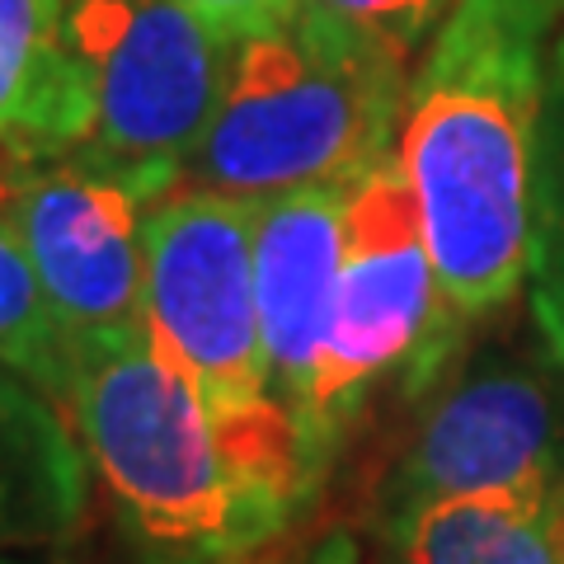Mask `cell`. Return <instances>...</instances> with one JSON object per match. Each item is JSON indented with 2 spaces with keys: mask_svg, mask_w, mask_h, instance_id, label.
<instances>
[{
  "mask_svg": "<svg viewBox=\"0 0 564 564\" xmlns=\"http://www.w3.org/2000/svg\"><path fill=\"white\" fill-rule=\"evenodd\" d=\"M70 43L90 85V155L165 198L188 174L236 43L174 0H70Z\"/></svg>",
  "mask_w": 564,
  "mask_h": 564,
  "instance_id": "5b68a950",
  "label": "cell"
},
{
  "mask_svg": "<svg viewBox=\"0 0 564 564\" xmlns=\"http://www.w3.org/2000/svg\"><path fill=\"white\" fill-rule=\"evenodd\" d=\"M85 499V452L70 419L0 362V551L70 536Z\"/></svg>",
  "mask_w": 564,
  "mask_h": 564,
  "instance_id": "9c48e42d",
  "label": "cell"
},
{
  "mask_svg": "<svg viewBox=\"0 0 564 564\" xmlns=\"http://www.w3.org/2000/svg\"><path fill=\"white\" fill-rule=\"evenodd\" d=\"M485 489H555V414L536 381L480 377L423 423L395 475V513Z\"/></svg>",
  "mask_w": 564,
  "mask_h": 564,
  "instance_id": "52a82bcc",
  "label": "cell"
},
{
  "mask_svg": "<svg viewBox=\"0 0 564 564\" xmlns=\"http://www.w3.org/2000/svg\"><path fill=\"white\" fill-rule=\"evenodd\" d=\"M0 362L20 372L29 386H39L57 410L66 404L70 329L62 325L33 263L6 226H0Z\"/></svg>",
  "mask_w": 564,
  "mask_h": 564,
  "instance_id": "7c38bea8",
  "label": "cell"
},
{
  "mask_svg": "<svg viewBox=\"0 0 564 564\" xmlns=\"http://www.w3.org/2000/svg\"><path fill=\"white\" fill-rule=\"evenodd\" d=\"M90 137V85L70 0H0V151H66Z\"/></svg>",
  "mask_w": 564,
  "mask_h": 564,
  "instance_id": "30bf717a",
  "label": "cell"
},
{
  "mask_svg": "<svg viewBox=\"0 0 564 564\" xmlns=\"http://www.w3.org/2000/svg\"><path fill=\"white\" fill-rule=\"evenodd\" d=\"M555 489H485L395 513L404 564H560L551 536Z\"/></svg>",
  "mask_w": 564,
  "mask_h": 564,
  "instance_id": "8fae6325",
  "label": "cell"
},
{
  "mask_svg": "<svg viewBox=\"0 0 564 564\" xmlns=\"http://www.w3.org/2000/svg\"><path fill=\"white\" fill-rule=\"evenodd\" d=\"M541 321H545V334L555 339V348L564 352V282L541 292Z\"/></svg>",
  "mask_w": 564,
  "mask_h": 564,
  "instance_id": "9a60e30c",
  "label": "cell"
},
{
  "mask_svg": "<svg viewBox=\"0 0 564 564\" xmlns=\"http://www.w3.org/2000/svg\"><path fill=\"white\" fill-rule=\"evenodd\" d=\"M551 536H555V555L564 564V485L555 489V499H551Z\"/></svg>",
  "mask_w": 564,
  "mask_h": 564,
  "instance_id": "2e32d148",
  "label": "cell"
},
{
  "mask_svg": "<svg viewBox=\"0 0 564 564\" xmlns=\"http://www.w3.org/2000/svg\"><path fill=\"white\" fill-rule=\"evenodd\" d=\"M410 66L302 0L292 24L236 43L231 80L193 155V188L282 198L358 184L400 132Z\"/></svg>",
  "mask_w": 564,
  "mask_h": 564,
  "instance_id": "3957f363",
  "label": "cell"
},
{
  "mask_svg": "<svg viewBox=\"0 0 564 564\" xmlns=\"http://www.w3.org/2000/svg\"><path fill=\"white\" fill-rule=\"evenodd\" d=\"M62 414L118 513L155 551L221 560L288 522L236 470L203 395L155 348L147 321L70 334Z\"/></svg>",
  "mask_w": 564,
  "mask_h": 564,
  "instance_id": "7a4b0ae2",
  "label": "cell"
},
{
  "mask_svg": "<svg viewBox=\"0 0 564 564\" xmlns=\"http://www.w3.org/2000/svg\"><path fill=\"white\" fill-rule=\"evenodd\" d=\"M174 6L198 14V20L207 29H217L221 39L245 43V39H259V33L292 24L296 10H302V0H174Z\"/></svg>",
  "mask_w": 564,
  "mask_h": 564,
  "instance_id": "5bb4252c",
  "label": "cell"
},
{
  "mask_svg": "<svg viewBox=\"0 0 564 564\" xmlns=\"http://www.w3.org/2000/svg\"><path fill=\"white\" fill-rule=\"evenodd\" d=\"M452 321L462 315L452 311L437 282L414 188L395 155H386L348 188L344 207V259L329 325L306 404L296 410L311 475H321L334 437L348 429L362 395L391 367L419 362L429 372L437 348L447 344Z\"/></svg>",
  "mask_w": 564,
  "mask_h": 564,
  "instance_id": "277c9868",
  "label": "cell"
},
{
  "mask_svg": "<svg viewBox=\"0 0 564 564\" xmlns=\"http://www.w3.org/2000/svg\"><path fill=\"white\" fill-rule=\"evenodd\" d=\"M306 6L334 14L339 24L410 66L414 52L429 43V33L443 24L452 0H306Z\"/></svg>",
  "mask_w": 564,
  "mask_h": 564,
  "instance_id": "4fadbf2b",
  "label": "cell"
},
{
  "mask_svg": "<svg viewBox=\"0 0 564 564\" xmlns=\"http://www.w3.org/2000/svg\"><path fill=\"white\" fill-rule=\"evenodd\" d=\"M545 0H456L410 76L395 161L456 315L499 311L532 269Z\"/></svg>",
  "mask_w": 564,
  "mask_h": 564,
  "instance_id": "6da1fadb",
  "label": "cell"
},
{
  "mask_svg": "<svg viewBox=\"0 0 564 564\" xmlns=\"http://www.w3.org/2000/svg\"><path fill=\"white\" fill-rule=\"evenodd\" d=\"M348 188H306L254 203V292L273 395L288 414L306 404L311 372L325 344L334 282L344 259Z\"/></svg>",
  "mask_w": 564,
  "mask_h": 564,
  "instance_id": "ba28073f",
  "label": "cell"
},
{
  "mask_svg": "<svg viewBox=\"0 0 564 564\" xmlns=\"http://www.w3.org/2000/svg\"><path fill=\"white\" fill-rule=\"evenodd\" d=\"M151 203L147 184L85 147L0 151V226L70 334L141 321Z\"/></svg>",
  "mask_w": 564,
  "mask_h": 564,
  "instance_id": "8992f818",
  "label": "cell"
},
{
  "mask_svg": "<svg viewBox=\"0 0 564 564\" xmlns=\"http://www.w3.org/2000/svg\"><path fill=\"white\" fill-rule=\"evenodd\" d=\"M0 564H6V560H0Z\"/></svg>",
  "mask_w": 564,
  "mask_h": 564,
  "instance_id": "e0dca14e",
  "label": "cell"
}]
</instances>
